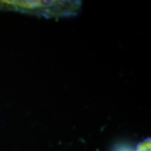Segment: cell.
<instances>
[{
    "label": "cell",
    "mask_w": 151,
    "mask_h": 151,
    "mask_svg": "<svg viewBox=\"0 0 151 151\" xmlns=\"http://www.w3.org/2000/svg\"><path fill=\"white\" fill-rule=\"evenodd\" d=\"M81 6L76 1H0V9L45 17L74 15Z\"/></svg>",
    "instance_id": "obj_1"
}]
</instances>
